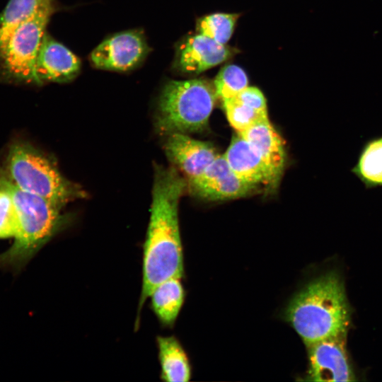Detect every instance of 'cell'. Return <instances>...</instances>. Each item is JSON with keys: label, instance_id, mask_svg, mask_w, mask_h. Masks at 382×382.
<instances>
[{"label": "cell", "instance_id": "6da1fadb", "mask_svg": "<svg viewBox=\"0 0 382 382\" xmlns=\"http://www.w3.org/2000/svg\"><path fill=\"white\" fill-rule=\"evenodd\" d=\"M187 181L175 166H155L150 219L143 250L137 324L144 304L160 283L183 274L178 204Z\"/></svg>", "mask_w": 382, "mask_h": 382}, {"label": "cell", "instance_id": "7a4b0ae2", "mask_svg": "<svg viewBox=\"0 0 382 382\" xmlns=\"http://www.w3.org/2000/svg\"><path fill=\"white\" fill-rule=\"evenodd\" d=\"M286 316L306 345L346 335L351 311L342 276L330 271L309 282L292 299Z\"/></svg>", "mask_w": 382, "mask_h": 382}, {"label": "cell", "instance_id": "3957f363", "mask_svg": "<svg viewBox=\"0 0 382 382\" xmlns=\"http://www.w3.org/2000/svg\"><path fill=\"white\" fill-rule=\"evenodd\" d=\"M0 188L11 197L17 215V231L11 246L0 253V270L17 274L66 224L62 208L16 187L0 173Z\"/></svg>", "mask_w": 382, "mask_h": 382}, {"label": "cell", "instance_id": "277c9868", "mask_svg": "<svg viewBox=\"0 0 382 382\" xmlns=\"http://www.w3.org/2000/svg\"><path fill=\"white\" fill-rule=\"evenodd\" d=\"M4 173L16 187L61 208L86 196L79 185L62 175L52 161L25 143H15L9 147Z\"/></svg>", "mask_w": 382, "mask_h": 382}, {"label": "cell", "instance_id": "5b68a950", "mask_svg": "<svg viewBox=\"0 0 382 382\" xmlns=\"http://www.w3.org/2000/svg\"><path fill=\"white\" fill-rule=\"evenodd\" d=\"M217 98L214 86L202 79L167 82L160 94L155 127L163 135L200 132Z\"/></svg>", "mask_w": 382, "mask_h": 382}, {"label": "cell", "instance_id": "8992f818", "mask_svg": "<svg viewBox=\"0 0 382 382\" xmlns=\"http://www.w3.org/2000/svg\"><path fill=\"white\" fill-rule=\"evenodd\" d=\"M54 0H45L11 34L0 51V73L6 80L39 84L35 65L40 45L52 15Z\"/></svg>", "mask_w": 382, "mask_h": 382}, {"label": "cell", "instance_id": "52a82bcc", "mask_svg": "<svg viewBox=\"0 0 382 382\" xmlns=\"http://www.w3.org/2000/svg\"><path fill=\"white\" fill-rule=\"evenodd\" d=\"M149 52L143 32L132 30L104 40L91 52L89 59L96 68L127 71L138 66Z\"/></svg>", "mask_w": 382, "mask_h": 382}, {"label": "cell", "instance_id": "ba28073f", "mask_svg": "<svg viewBox=\"0 0 382 382\" xmlns=\"http://www.w3.org/2000/svg\"><path fill=\"white\" fill-rule=\"evenodd\" d=\"M259 188L236 176L224 155H219L199 176L187 181L192 194L209 201L246 197Z\"/></svg>", "mask_w": 382, "mask_h": 382}, {"label": "cell", "instance_id": "9c48e42d", "mask_svg": "<svg viewBox=\"0 0 382 382\" xmlns=\"http://www.w3.org/2000/svg\"><path fill=\"white\" fill-rule=\"evenodd\" d=\"M346 335L328 337L307 345L312 381H353L355 374L345 345Z\"/></svg>", "mask_w": 382, "mask_h": 382}, {"label": "cell", "instance_id": "30bf717a", "mask_svg": "<svg viewBox=\"0 0 382 382\" xmlns=\"http://www.w3.org/2000/svg\"><path fill=\"white\" fill-rule=\"evenodd\" d=\"M164 150L186 181L199 176L219 155L211 144L179 132L167 135Z\"/></svg>", "mask_w": 382, "mask_h": 382}, {"label": "cell", "instance_id": "8fae6325", "mask_svg": "<svg viewBox=\"0 0 382 382\" xmlns=\"http://www.w3.org/2000/svg\"><path fill=\"white\" fill-rule=\"evenodd\" d=\"M81 66L77 56L47 32L45 33L35 65L39 84L70 81L79 74Z\"/></svg>", "mask_w": 382, "mask_h": 382}, {"label": "cell", "instance_id": "7c38bea8", "mask_svg": "<svg viewBox=\"0 0 382 382\" xmlns=\"http://www.w3.org/2000/svg\"><path fill=\"white\" fill-rule=\"evenodd\" d=\"M232 54L226 45L197 33L180 45L175 66L183 73L199 74L223 63Z\"/></svg>", "mask_w": 382, "mask_h": 382}, {"label": "cell", "instance_id": "4fadbf2b", "mask_svg": "<svg viewBox=\"0 0 382 382\" xmlns=\"http://www.w3.org/2000/svg\"><path fill=\"white\" fill-rule=\"evenodd\" d=\"M232 171L240 179L260 187L274 190L277 183L269 168L251 144L236 133L223 154Z\"/></svg>", "mask_w": 382, "mask_h": 382}, {"label": "cell", "instance_id": "5bb4252c", "mask_svg": "<svg viewBox=\"0 0 382 382\" xmlns=\"http://www.w3.org/2000/svg\"><path fill=\"white\" fill-rule=\"evenodd\" d=\"M239 134L257 152L279 184L286 161L284 142L269 119Z\"/></svg>", "mask_w": 382, "mask_h": 382}, {"label": "cell", "instance_id": "9a60e30c", "mask_svg": "<svg viewBox=\"0 0 382 382\" xmlns=\"http://www.w3.org/2000/svg\"><path fill=\"white\" fill-rule=\"evenodd\" d=\"M161 378L168 382H187L191 369L187 355L173 336H158L156 339Z\"/></svg>", "mask_w": 382, "mask_h": 382}, {"label": "cell", "instance_id": "2e32d148", "mask_svg": "<svg viewBox=\"0 0 382 382\" xmlns=\"http://www.w3.org/2000/svg\"><path fill=\"white\" fill-rule=\"evenodd\" d=\"M350 172L366 190L382 187V135L363 144Z\"/></svg>", "mask_w": 382, "mask_h": 382}, {"label": "cell", "instance_id": "e0dca14e", "mask_svg": "<svg viewBox=\"0 0 382 382\" xmlns=\"http://www.w3.org/2000/svg\"><path fill=\"white\" fill-rule=\"evenodd\" d=\"M180 277H173L158 284L151 293V308L162 324L172 325L184 301V289Z\"/></svg>", "mask_w": 382, "mask_h": 382}, {"label": "cell", "instance_id": "ac0fdd59", "mask_svg": "<svg viewBox=\"0 0 382 382\" xmlns=\"http://www.w3.org/2000/svg\"><path fill=\"white\" fill-rule=\"evenodd\" d=\"M45 0H9L0 13V51L11 34L31 16Z\"/></svg>", "mask_w": 382, "mask_h": 382}, {"label": "cell", "instance_id": "d6986e66", "mask_svg": "<svg viewBox=\"0 0 382 382\" xmlns=\"http://www.w3.org/2000/svg\"><path fill=\"white\" fill-rule=\"evenodd\" d=\"M239 15L214 13L204 16L197 22V32L216 42L226 45L234 31Z\"/></svg>", "mask_w": 382, "mask_h": 382}, {"label": "cell", "instance_id": "ffe728a7", "mask_svg": "<svg viewBox=\"0 0 382 382\" xmlns=\"http://www.w3.org/2000/svg\"><path fill=\"white\" fill-rule=\"evenodd\" d=\"M222 103L230 125L238 134L269 119L268 113L257 110L235 98L224 100Z\"/></svg>", "mask_w": 382, "mask_h": 382}, {"label": "cell", "instance_id": "44dd1931", "mask_svg": "<svg viewBox=\"0 0 382 382\" xmlns=\"http://www.w3.org/2000/svg\"><path fill=\"white\" fill-rule=\"evenodd\" d=\"M248 79L245 71L236 64L224 66L214 81V88L217 98L222 101L232 98L248 86Z\"/></svg>", "mask_w": 382, "mask_h": 382}, {"label": "cell", "instance_id": "7402d4cb", "mask_svg": "<svg viewBox=\"0 0 382 382\" xmlns=\"http://www.w3.org/2000/svg\"><path fill=\"white\" fill-rule=\"evenodd\" d=\"M17 215L10 195L0 188V238H13L17 231Z\"/></svg>", "mask_w": 382, "mask_h": 382}, {"label": "cell", "instance_id": "603a6c76", "mask_svg": "<svg viewBox=\"0 0 382 382\" xmlns=\"http://www.w3.org/2000/svg\"><path fill=\"white\" fill-rule=\"evenodd\" d=\"M233 98L257 110L267 113L266 99L262 91L256 87L248 86Z\"/></svg>", "mask_w": 382, "mask_h": 382}]
</instances>
